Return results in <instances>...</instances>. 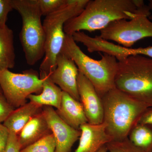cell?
I'll return each instance as SVG.
<instances>
[{
  "label": "cell",
  "instance_id": "cell-1",
  "mask_svg": "<svg viewBox=\"0 0 152 152\" xmlns=\"http://www.w3.org/2000/svg\"><path fill=\"white\" fill-rule=\"evenodd\" d=\"M148 8L142 0H89L80 15L66 22L64 31L72 36L82 31H101L115 21L134 18Z\"/></svg>",
  "mask_w": 152,
  "mask_h": 152
},
{
  "label": "cell",
  "instance_id": "cell-2",
  "mask_svg": "<svg viewBox=\"0 0 152 152\" xmlns=\"http://www.w3.org/2000/svg\"><path fill=\"white\" fill-rule=\"evenodd\" d=\"M101 99L103 105L104 122L113 141L128 138L142 115L149 108L115 88Z\"/></svg>",
  "mask_w": 152,
  "mask_h": 152
},
{
  "label": "cell",
  "instance_id": "cell-3",
  "mask_svg": "<svg viewBox=\"0 0 152 152\" xmlns=\"http://www.w3.org/2000/svg\"><path fill=\"white\" fill-rule=\"evenodd\" d=\"M61 52L75 62L79 72L92 84L101 98L115 88L118 66L115 57L103 53L100 60L94 59L82 50L72 36L66 34Z\"/></svg>",
  "mask_w": 152,
  "mask_h": 152
},
{
  "label": "cell",
  "instance_id": "cell-4",
  "mask_svg": "<svg viewBox=\"0 0 152 152\" xmlns=\"http://www.w3.org/2000/svg\"><path fill=\"white\" fill-rule=\"evenodd\" d=\"M115 88L152 107V58L141 55L118 61Z\"/></svg>",
  "mask_w": 152,
  "mask_h": 152
},
{
  "label": "cell",
  "instance_id": "cell-5",
  "mask_svg": "<svg viewBox=\"0 0 152 152\" xmlns=\"http://www.w3.org/2000/svg\"><path fill=\"white\" fill-rule=\"evenodd\" d=\"M89 0H68L67 2L45 17L43 26L45 35V54L40 66V78L48 76L56 67V60L61 51L65 33L64 26L68 20L83 12Z\"/></svg>",
  "mask_w": 152,
  "mask_h": 152
},
{
  "label": "cell",
  "instance_id": "cell-6",
  "mask_svg": "<svg viewBox=\"0 0 152 152\" xmlns=\"http://www.w3.org/2000/svg\"><path fill=\"white\" fill-rule=\"evenodd\" d=\"M22 19L20 39L28 64H35L45 54V35L37 0H11Z\"/></svg>",
  "mask_w": 152,
  "mask_h": 152
},
{
  "label": "cell",
  "instance_id": "cell-7",
  "mask_svg": "<svg viewBox=\"0 0 152 152\" xmlns=\"http://www.w3.org/2000/svg\"><path fill=\"white\" fill-rule=\"evenodd\" d=\"M151 14L149 8L131 20H118L101 30L99 37L107 41L118 43L120 45L131 48L144 38L152 37Z\"/></svg>",
  "mask_w": 152,
  "mask_h": 152
},
{
  "label": "cell",
  "instance_id": "cell-8",
  "mask_svg": "<svg viewBox=\"0 0 152 152\" xmlns=\"http://www.w3.org/2000/svg\"><path fill=\"white\" fill-rule=\"evenodd\" d=\"M44 80L40 78L37 71L32 69L23 73L12 72L9 69L0 70V87L3 95L15 109L27 103L29 95L42 92Z\"/></svg>",
  "mask_w": 152,
  "mask_h": 152
},
{
  "label": "cell",
  "instance_id": "cell-9",
  "mask_svg": "<svg viewBox=\"0 0 152 152\" xmlns=\"http://www.w3.org/2000/svg\"><path fill=\"white\" fill-rule=\"evenodd\" d=\"M42 113L54 137L56 143L55 152H69L81 135L80 131L68 125L53 107L43 106Z\"/></svg>",
  "mask_w": 152,
  "mask_h": 152
},
{
  "label": "cell",
  "instance_id": "cell-10",
  "mask_svg": "<svg viewBox=\"0 0 152 152\" xmlns=\"http://www.w3.org/2000/svg\"><path fill=\"white\" fill-rule=\"evenodd\" d=\"M79 71L72 59L61 52L56 60V67L49 75L52 82L63 91L80 102L77 88Z\"/></svg>",
  "mask_w": 152,
  "mask_h": 152
},
{
  "label": "cell",
  "instance_id": "cell-11",
  "mask_svg": "<svg viewBox=\"0 0 152 152\" xmlns=\"http://www.w3.org/2000/svg\"><path fill=\"white\" fill-rule=\"evenodd\" d=\"M80 102L84 110L88 123L98 125L104 122V108L102 99L91 82L80 72L77 77Z\"/></svg>",
  "mask_w": 152,
  "mask_h": 152
},
{
  "label": "cell",
  "instance_id": "cell-12",
  "mask_svg": "<svg viewBox=\"0 0 152 152\" xmlns=\"http://www.w3.org/2000/svg\"><path fill=\"white\" fill-rule=\"evenodd\" d=\"M107 125L86 123L80 126L81 135L78 146L74 152H97L101 148L113 141L107 131Z\"/></svg>",
  "mask_w": 152,
  "mask_h": 152
},
{
  "label": "cell",
  "instance_id": "cell-13",
  "mask_svg": "<svg viewBox=\"0 0 152 152\" xmlns=\"http://www.w3.org/2000/svg\"><path fill=\"white\" fill-rule=\"evenodd\" d=\"M56 111L65 122L75 129L80 130L81 126L88 123L82 104L65 92L63 91L60 109Z\"/></svg>",
  "mask_w": 152,
  "mask_h": 152
},
{
  "label": "cell",
  "instance_id": "cell-14",
  "mask_svg": "<svg viewBox=\"0 0 152 152\" xmlns=\"http://www.w3.org/2000/svg\"><path fill=\"white\" fill-rule=\"evenodd\" d=\"M51 134L42 112L38 114L30 120L18 135L21 150Z\"/></svg>",
  "mask_w": 152,
  "mask_h": 152
},
{
  "label": "cell",
  "instance_id": "cell-15",
  "mask_svg": "<svg viewBox=\"0 0 152 152\" xmlns=\"http://www.w3.org/2000/svg\"><path fill=\"white\" fill-rule=\"evenodd\" d=\"M43 106L30 102L16 109L4 122L9 132L18 135L32 118L42 112Z\"/></svg>",
  "mask_w": 152,
  "mask_h": 152
},
{
  "label": "cell",
  "instance_id": "cell-16",
  "mask_svg": "<svg viewBox=\"0 0 152 152\" xmlns=\"http://www.w3.org/2000/svg\"><path fill=\"white\" fill-rule=\"evenodd\" d=\"M43 78L44 80L42 92L39 94L30 95L28 99L30 102L43 107L50 106L59 110L61 102L63 91L52 81L49 75Z\"/></svg>",
  "mask_w": 152,
  "mask_h": 152
},
{
  "label": "cell",
  "instance_id": "cell-17",
  "mask_svg": "<svg viewBox=\"0 0 152 152\" xmlns=\"http://www.w3.org/2000/svg\"><path fill=\"white\" fill-rule=\"evenodd\" d=\"M15 60L13 31L7 25L0 27V70L13 68Z\"/></svg>",
  "mask_w": 152,
  "mask_h": 152
},
{
  "label": "cell",
  "instance_id": "cell-18",
  "mask_svg": "<svg viewBox=\"0 0 152 152\" xmlns=\"http://www.w3.org/2000/svg\"><path fill=\"white\" fill-rule=\"evenodd\" d=\"M128 139L135 146L150 152L152 150V126L137 124L133 128Z\"/></svg>",
  "mask_w": 152,
  "mask_h": 152
},
{
  "label": "cell",
  "instance_id": "cell-19",
  "mask_svg": "<svg viewBox=\"0 0 152 152\" xmlns=\"http://www.w3.org/2000/svg\"><path fill=\"white\" fill-rule=\"evenodd\" d=\"M104 50L106 53L115 57L118 61L130 56L137 55L145 56L152 58V45L146 48H125L111 42H108L105 45Z\"/></svg>",
  "mask_w": 152,
  "mask_h": 152
},
{
  "label": "cell",
  "instance_id": "cell-20",
  "mask_svg": "<svg viewBox=\"0 0 152 152\" xmlns=\"http://www.w3.org/2000/svg\"><path fill=\"white\" fill-rule=\"evenodd\" d=\"M56 147V140L52 133L23 149L20 152H55Z\"/></svg>",
  "mask_w": 152,
  "mask_h": 152
},
{
  "label": "cell",
  "instance_id": "cell-21",
  "mask_svg": "<svg viewBox=\"0 0 152 152\" xmlns=\"http://www.w3.org/2000/svg\"><path fill=\"white\" fill-rule=\"evenodd\" d=\"M106 145L109 152H147L134 145L128 138L122 140L113 141Z\"/></svg>",
  "mask_w": 152,
  "mask_h": 152
},
{
  "label": "cell",
  "instance_id": "cell-22",
  "mask_svg": "<svg viewBox=\"0 0 152 152\" xmlns=\"http://www.w3.org/2000/svg\"><path fill=\"white\" fill-rule=\"evenodd\" d=\"M68 0H37L42 16L46 17L58 10L67 2Z\"/></svg>",
  "mask_w": 152,
  "mask_h": 152
},
{
  "label": "cell",
  "instance_id": "cell-23",
  "mask_svg": "<svg viewBox=\"0 0 152 152\" xmlns=\"http://www.w3.org/2000/svg\"><path fill=\"white\" fill-rule=\"evenodd\" d=\"M15 110L4 95L0 94V124L4 123Z\"/></svg>",
  "mask_w": 152,
  "mask_h": 152
},
{
  "label": "cell",
  "instance_id": "cell-24",
  "mask_svg": "<svg viewBox=\"0 0 152 152\" xmlns=\"http://www.w3.org/2000/svg\"><path fill=\"white\" fill-rule=\"evenodd\" d=\"M13 10L11 0H0V27L7 25L8 15Z\"/></svg>",
  "mask_w": 152,
  "mask_h": 152
},
{
  "label": "cell",
  "instance_id": "cell-25",
  "mask_svg": "<svg viewBox=\"0 0 152 152\" xmlns=\"http://www.w3.org/2000/svg\"><path fill=\"white\" fill-rule=\"evenodd\" d=\"M8 140L4 152H20L21 150L18 141V136L11 132H9Z\"/></svg>",
  "mask_w": 152,
  "mask_h": 152
},
{
  "label": "cell",
  "instance_id": "cell-26",
  "mask_svg": "<svg viewBox=\"0 0 152 152\" xmlns=\"http://www.w3.org/2000/svg\"><path fill=\"white\" fill-rule=\"evenodd\" d=\"M9 131L2 124H0V152H4L7 144Z\"/></svg>",
  "mask_w": 152,
  "mask_h": 152
},
{
  "label": "cell",
  "instance_id": "cell-27",
  "mask_svg": "<svg viewBox=\"0 0 152 152\" xmlns=\"http://www.w3.org/2000/svg\"><path fill=\"white\" fill-rule=\"evenodd\" d=\"M137 124L152 126V107L148 108L142 115Z\"/></svg>",
  "mask_w": 152,
  "mask_h": 152
},
{
  "label": "cell",
  "instance_id": "cell-28",
  "mask_svg": "<svg viewBox=\"0 0 152 152\" xmlns=\"http://www.w3.org/2000/svg\"><path fill=\"white\" fill-rule=\"evenodd\" d=\"M150 11L151 12H152V0H150L149 1L148 5ZM149 18L152 21V14H151V15L149 17Z\"/></svg>",
  "mask_w": 152,
  "mask_h": 152
},
{
  "label": "cell",
  "instance_id": "cell-29",
  "mask_svg": "<svg viewBox=\"0 0 152 152\" xmlns=\"http://www.w3.org/2000/svg\"><path fill=\"white\" fill-rule=\"evenodd\" d=\"M97 152H108L107 148V145L104 146L103 147L101 148L99 151Z\"/></svg>",
  "mask_w": 152,
  "mask_h": 152
},
{
  "label": "cell",
  "instance_id": "cell-30",
  "mask_svg": "<svg viewBox=\"0 0 152 152\" xmlns=\"http://www.w3.org/2000/svg\"><path fill=\"white\" fill-rule=\"evenodd\" d=\"M0 94H3L1 88V87H0Z\"/></svg>",
  "mask_w": 152,
  "mask_h": 152
},
{
  "label": "cell",
  "instance_id": "cell-31",
  "mask_svg": "<svg viewBox=\"0 0 152 152\" xmlns=\"http://www.w3.org/2000/svg\"><path fill=\"white\" fill-rule=\"evenodd\" d=\"M150 152H152V150H151V151Z\"/></svg>",
  "mask_w": 152,
  "mask_h": 152
}]
</instances>
